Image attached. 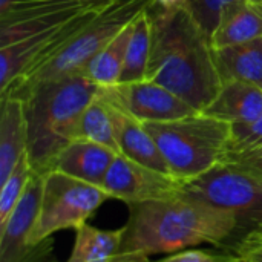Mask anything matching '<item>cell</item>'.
<instances>
[{
    "instance_id": "obj_4",
    "label": "cell",
    "mask_w": 262,
    "mask_h": 262,
    "mask_svg": "<svg viewBox=\"0 0 262 262\" xmlns=\"http://www.w3.org/2000/svg\"><path fill=\"white\" fill-rule=\"evenodd\" d=\"M173 178L189 183L224 161L232 124L196 112L172 121L144 123Z\"/></svg>"
},
{
    "instance_id": "obj_7",
    "label": "cell",
    "mask_w": 262,
    "mask_h": 262,
    "mask_svg": "<svg viewBox=\"0 0 262 262\" xmlns=\"http://www.w3.org/2000/svg\"><path fill=\"white\" fill-rule=\"evenodd\" d=\"M152 3L154 0H114L97 17H94L89 25L52 61L40 69L23 88L40 80L81 75L89 61L111 40H114V37L121 29L134 21L135 17L152 6Z\"/></svg>"
},
{
    "instance_id": "obj_15",
    "label": "cell",
    "mask_w": 262,
    "mask_h": 262,
    "mask_svg": "<svg viewBox=\"0 0 262 262\" xmlns=\"http://www.w3.org/2000/svg\"><path fill=\"white\" fill-rule=\"evenodd\" d=\"M215 63L223 83L243 81L262 89V37L215 49Z\"/></svg>"
},
{
    "instance_id": "obj_8",
    "label": "cell",
    "mask_w": 262,
    "mask_h": 262,
    "mask_svg": "<svg viewBox=\"0 0 262 262\" xmlns=\"http://www.w3.org/2000/svg\"><path fill=\"white\" fill-rule=\"evenodd\" d=\"M101 189L109 198L134 204L180 196L184 192V183L172 175L117 155L104 177Z\"/></svg>"
},
{
    "instance_id": "obj_18",
    "label": "cell",
    "mask_w": 262,
    "mask_h": 262,
    "mask_svg": "<svg viewBox=\"0 0 262 262\" xmlns=\"http://www.w3.org/2000/svg\"><path fill=\"white\" fill-rule=\"evenodd\" d=\"M149 8L144 9L134 20V29L127 45L124 66L118 83H134L146 80L154 37V26Z\"/></svg>"
},
{
    "instance_id": "obj_17",
    "label": "cell",
    "mask_w": 262,
    "mask_h": 262,
    "mask_svg": "<svg viewBox=\"0 0 262 262\" xmlns=\"http://www.w3.org/2000/svg\"><path fill=\"white\" fill-rule=\"evenodd\" d=\"M124 227L100 230L83 224L75 230V243L66 262H106L120 253Z\"/></svg>"
},
{
    "instance_id": "obj_9",
    "label": "cell",
    "mask_w": 262,
    "mask_h": 262,
    "mask_svg": "<svg viewBox=\"0 0 262 262\" xmlns=\"http://www.w3.org/2000/svg\"><path fill=\"white\" fill-rule=\"evenodd\" d=\"M101 97L141 123L172 121L196 114V111L183 98L147 78L143 81L118 83L111 88H103Z\"/></svg>"
},
{
    "instance_id": "obj_27",
    "label": "cell",
    "mask_w": 262,
    "mask_h": 262,
    "mask_svg": "<svg viewBox=\"0 0 262 262\" xmlns=\"http://www.w3.org/2000/svg\"><path fill=\"white\" fill-rule=\"evenodd\" d=\"M155 5L164 9H180V8H189V0H154Z\"/></svg>"
},
{
    "instance_id": "obj_13",
    "label": "cell",
    "mask_w": 262,
    "mask_h": 262,
    "mask_svg": "<svg viewBox=\"0 0 262 262\" xmlns=\"http://www.w3.org/2000/svg\"><path fill=\"white\" fill-rule=\"evenodd\" d=\"M203 114L224 120L232 126L252 124L262 115V89L243 81H226Z\"/></svg>"
},
{
    "instance_id": "obj_19",
    "label": "cell",
    "mask_w": 262,
    "mask_h": 262,
    "mask_svg": "<svg viewBox=\"0 0 262 262\" xmlns=\"http://www.w3.org/2000/svg\"><path fill=\"white\" fill-rule=\"evenodd\" d=\"M74 140H86V141L98 143L101 146L112 149L120 155L111 106L101 97V94L95 100H92L89 106L83 111L74 132Z\"/></svg>"
},
{
    "instance_id": "obj_2",
    "label": "cell",
    "mask_w": 262,
    "mask_h": 262,
    "mask_svg": "<svg viewBox=\"0 0 262 262\" xmlns=\"http://www.w3.org/2000/svg\"><path fill=\"white\" fill-rule=\"evenodd\" d=\"M129 218L120 253H175L200 244L227 246L238 229L236 218L190 195L127 204Z\"/></svg>"
},
{
    "instance_id": "obj_20",
    "label": "cell",
    "mask_w": 262,
    "mask_h": 262,
    "mask_svg": "<svg viewBox=\"0 0 262 262\" xmlns=\"http://www.w3.org/2000/svg\"><path fill=\"white\" fill-rule=\"evenodd\" d=\"M32 173L34 172L31 169L28 154L25 152L6 181L0 184V227L6 223L15 206L21 200Z\"/></svg>"
},
{
    "instance_id": "obj_10",
    "label": "cell",
    "mask_w": 262,
    "mask_h": 262,
    "mask_svg": "<svg viewBox=\"0 0 262 262\" xmlns=\"http://www.w3.org/2000/svg\"><path fill=\"white\" fill-rule=\"evenodd\" d=\"M117 155V152L98 143L74 140L61 150L52 170L101 187Z\"/></svg>"
},
{
    "instance_id": "obj_16",
    "label": "cell",
    "mask_w": 262,
    "mask_h": 262,
    "mask_svg": "<svg viewBox=\"0 0 262 262\" xmlns=\"http://www.w3.org/2000/svg\"><path fill=\"white\" fill-rule=\"evenodd\" d=\"M137 18V17H135ZM134 21H130L124 29H121L114 40H111L84 68L81 75L97 83L101 88H111L118 84L121 71L124 66V58L127 52V45L132 35Z\"/></svg>"
},
{
    "instance_id": "obj_1",
    "label": "cell",
    "mask_w": 262,
    "mask_h": 262,
    "mask_svg": "<svg viewBox=\"0 0 262 262\" xmlns=\"http://www.w3.org/2000/svg\"><path fill=\"white\" fill-rule=\"evenodd\" d=\"M149 12L154 37L146 78L178 95L196 112L206 111L223 86L209 34L189 8L164 9L152 3Z\"/></svg>"
},
{
    "instance_id": "obj_28",
    "label": "cell",
    "mask_w": 262,
    "mask_h": 262,
    "mask_svg": "<svg viewBox=\"0 0 262 262\" xmlns=\"http://www.w3.org/2000/svg\"><path fill=\"white\" fill-rule=\"evenodd\" d=\"M249 262H262V259H253V261H249Z\"/></svg>"
},
{
    "instance_id": "obj_14",
    "label": "cell",
    "mask_w": 262,
    "mask_h": 262,
    "mask_svg": "<svg viewBox=\"0 0 262 262\" xmlns=\"http://www.w3.org/2000/svg\"><path fill=\"white\" fill-rule=\"evenodd\" d=\"M262 37V0H238L229 5L213 31V49H223Z\"/></svg>"
},
{
    "instance_id": "obj_21",
    "label": "cell",
    "mask_w": 262,
    "mask_h": 262,
    "mask_svg": "<svg viewBox=\"0 0 262 262\" xmlns=\"http://www.w3.org/2000/svg\"><path fill=\"white\" fill-rule=\"evenodd\" d=\"M262 154V115L247 126H232V140L226 158Z\"/></svg>"
},
{
    "instance_id": "obj_25",
    "label": "cell",
    "mask_w": 262,
    "mask_h": 262,
    "mask_svg": "<svg viewBox=\"0 0 262 262\" xmlns=\"http://www.w3.org/2000/svg\"><path fill=\"white\" fill-rule=\"evenodd\" d=\"M223 163H232V164L262 178V154L261 155H249V157H233V158L224 160Z\"/></svg>"
},
{
    "instance_id": "obj_3",
    "label": "cell",
    "mask_w": 262,
    "mask_h": 262,
    "mask_svg": "<svg viewBox=\"0 0 262 262\" xmlns=\"http://www.w3.org/2000/svg\"><path fill=\"white\" fill-rule=\"evenodd\" d=\"M103 88L84 75H69L35 81L11 94L25 98L28 121L26 154L34 173L52 170L61 150L74 141L83 111Z\"/></svg>"
},
{
    "instance_id": "obj_6",
    "label": "cell",
    "mask_w": 262,
    "mask_h": 262,
    "mask_svg": "<svg viewBox=\"0 0 262 262\" xmlns=\"http://www.w3.org/2000/svg\"><path fill=\"white\" fill-rule=\"evenodd\" d=\"M106 200L109 195L98 186L57 170L46 173L38 220L29 239L31 246H38L57 232L77 230Z\"/></svg>"
},
{
    "instance_id": "obj_12",
    "label": "cell",
    "mask_w": 262,
    "mask_h": 262,
    "mask_svg": "<svg viewBox=\"0 0 262 262\" xmlns=\"http://www.w3.org/2000/svg\"><path fill=\"white\" fill-rule=\"evenodd\" d=\"M28 147V121L25 98H0V184L6 181Z\"/></svg>"
},
{
    "instance_id": "obj_26",
    "label": "cell",
    "mask_w": 262,
    "mask_h": 262,
    "mask_svg": "<svg viewBox=\"0 0 262 262\" xmlns=\"http://www.w3.org/2000/svg\"><path fill=\"white\" fill-rule=\"evenodd\" d=\"M106 262H150L149 256L141 253H118Z\"/></svg>"
},
{
    "instance_id": "obj_5",
    "label": "cell",
    "mask_w": 262,
    "mask_h": 262,
    "mask_svg": "<svg viewBox=\"0 0 262 262\" xmlns=\"http://www.w3.org/2000/svg\"><path fill=\"white\" fill-rule=\"evenodd\" d=\"M184 193L236 218V235L226 250L246 233L262 227V178L232 163H220L196 180L186 183Z\"/></svg>"
},
{
    "instance_id": "obj_24",
    "label": "cell",
    "mask_w": 262,
    "mask_h": 262,
    "mask_svg": "<svg viewBox=\"0 0 262 262\" xmlns=\"http://www.w3.org/2000/svg\"><path fill=\"white\" fill-rule=\"evenodd\" d=\"M229 250L238 255L243 262L262 259V227L241 236Z\"/></svg>"
},
{
    "instance_id": "obj_11",
    "label": "cell",
    "mask_w": 262,
    "mask_h": 262,
    "mask_svg": "<svg viewBox=\"0 0 262 262\" xmlns=\"http://www.w3.org/2000/svg\"><path fill=\"white\" fill-rule=\"evenodd\" d=\"M109 106H111V114H112V120L115 126V135H117V143L120 147V155L135 163H140L146 167L172 175L167 167V163L164 161L154 137L149 134L144 123H141L140 120H137L126 111L114 106L112 103H109Z\"/></svg>"
},
{
    "instance_id": "obj_23",
    "label": "cell",
    "mask_w": 262,
    "mask_h": 262,
    "mask_svg": "<svg viewBox=\"0 0 262 262\" xmlns=\"http://www.w3.org/2000/svg\"><path fill=\"white\" fill-rule=\"evenodd\" d=\"M154 262H243V259L230 250L224 252H209L198 249H186L167 255Z\"/></svg>"
},
{
    "instance_id": "obj_22",
    "label": "cell",
    "mask_w": 262,
    "mask_h": 262,
    "mask_svg": "<svg viewBox=\"0 0 262 262\" xmlns=\"http://www.w3.org/2000/svg\"><path fill=\"white\" fill-rule=\"evenodd\" d=\"M238 0H189V9L200 26L212 37L224 9Z\"/></svg>"
}]
</instances>
